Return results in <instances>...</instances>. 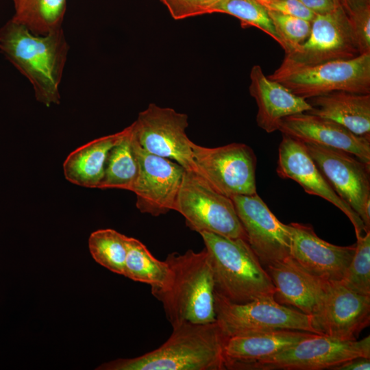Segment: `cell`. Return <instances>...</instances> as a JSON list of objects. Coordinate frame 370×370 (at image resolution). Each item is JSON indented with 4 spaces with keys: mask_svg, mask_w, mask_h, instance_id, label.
Wrapping results in <instances>:
<instances>
[{
    "mask_svg": "<svg viewBox=\"0 0 370 370\" xmlns=\"http://www.w3.org/2000/svg\"><path fill=\"white\" fill-rule=\"evenodd\" d=\"M306 99L335 91L370 94V54L330 61L267 76Z\"/></svg>",
    "mask_w": 370,
    "mask_h": 370,
    "instance_id": "obj_6",
    "label": "cell"
},
{
    "mask_svg": "<svg viewBox=\"0 0 370 370\" xmlns=\"http://www.w3.org/2000/svg\"><path fill=\"white\" fill-rule=\"evenodd\" d=\"M306 112L332 120L352 133L370 138V94L335 91L307 99Z\"/></svg>",
    "mask_w": 370,
    "mask_h": 370,
    "instance_id": "obj_22",
    "label": "cell"
},
{
    "mask_svg": "<svg viewBox=\"0 0 370 370\" xmlns=\"http://www.w3.org/2000/svg\"><path fill=\"white\" fill-rule=\"evenodd\" d=\"M12 18L36 35L62 28L66 0H21Z\"/></svg>",
    "mask_w": 370,
    "mask_h": 370,
    "instance_id": "obj_26",
    "label": "cell"
},
{
    "mask_svg": "<svg viewBox=\"0 0 370 370\" xmlns=\"http://www.w3.org/2000/svg\"><path fill=\"white\" fill-rule=\"evenodd\" d=\"M69 49L62 28L36 35L12 18L0 28L1 52L31 83L36 100L47 107L60 103Z\"/></svg>",
    "mask_w": 370,
    "mask_h": 370,
    "instance_id": "obj_1",
    "label": "cell"
},
{
    "mask_svg": "<svg viewBox=\"0 0 370 370\" xmlns=\"http://www.w3.org/2000/svg\"><path fill=\"white\" fill-rule=\"evenodd\" d=\"M227 337L217 321L184 322L173 327L159 347L132 358H118L97 370H224V345Z\"/></svg>",
    "mask_w": 370,
    "mask_h": 370,
    "instance_id": "obj_2",
    "label": "cell"
},
{
    "mask_svg": "<svg viewBox=\"0 0 370 370\" xmlns=\"http://www.w3.org/2000/svg\"><path fill=\"white\" fill-rule=\"evenodd\" d=\"M217 13L236 17L241 21L243 28L254 27L259 29L281 46L280 39L267 10L256 0H225Z\"/></svg>",
    "mask_w": 370,
    "mask_h": 370,
    "instance_id": "obj_28",
    "label": "cell"
},
{
    "mask_svg": "<svg viewBox=\"0 0 370 370\" xmlns=\"http://www.w3.org/2000/svg\"><path fill=\"white\" fill-rule=\"evenodd\" d=\"M122 131L95 139L72 151L63 163L65 178L77 186L98 188L111 149L124 136Z\"/></svg>",
    "mask_w": 370,
    "mask_h": 370,
    "instance_id": "obj_23",
    "label": "cell"
},
{
    "mask_svg": "<svg viewBox=\"0 0 370 370\" xmlns=\"http://www.w3.org/2000/svg\"><path fill=\"white\" fill-rule=\"evenodd\" d=\"M348 16L360 54H370V6Z\"/></svg>",
    "mask_w": 370,
    "mask_h": 370,
    "instance_id": "obj_32",
    "label": "cell"
},
{
    "mask_svg": "<svg viewBox=\"0 0 370 370\" xmlns=\"http://www.w3.org/2000/svg\"><path fill=\"white\" fill-rule=\"evenodd\" d=\"M291 235L290 256L305 270L327 281H340L353 258L356 245L331 244L314 232L311 225L287 224Z\"/></svg>",
    "mask_w": 370,
    "mask_h": 370,
    "instance_id": "obj_17",
    "label": "cell"
},
{
    "mask_svg": "<svg viewBox=\"0 0 370 370\" xmlns=\"http://www.w3.org/2000/svg\"><path fill=\"white\" fill-rule=\"evenodd\" d=\"M370 358V336L341 341L314 334L284 350L249 365L251 370H321L354 358Z\"/></svg>",
    "mask_w": 370,
    "mask_h": 370,
    "instance_id": "obj_10",
    "label": "cell"
},
{
    "mask_svg": "<svg viewBox=\"0 0 370 370\" xmlns=\"http://www.w3.org/2000/svg\"><path fill=\"white\" fill-rule=\"evenodd\" d=\"M199 234L210 256L216 295L235 304L274 297L271 278L247 241Z\"/></svg>",
    "mask_w": 370,
    "mask_h": 370,
    "instance_id": "obj_4",
    "label": "cell"
},
{
    "mask_svg": "<svg viewBox=\"0 0 370 370\" xmlns=\"http://www.w3.org/2000/svg\"><path fill=\"white\" fill-rule=\"evenodd\" d=\"M332 188L370 228V164L335 148L305 143Z\"/></svg>",
    "mask_w": 370,
    "mask_h": 370,
    "instance_id": "obj_12",
    "label": "cell"
},
{
    "mask_svg": "<svg viewBox=\"0 0 370 370\" xmlns=\"http://www.w3.org/2000/svg\"><path fill=\"white\" fill-rule=\"evenodd\" d=\"M132 144L139 166L132 191L136 197V208L153 217L174 210L185 169L171 160L143 149L137 143L133 129Z\"/></svg>",
    "mask_w": 370,
    "mask_h": 370,
    "instance_id": "obj_14",
    "label": "cell"
},
{
    "mask_svg": "<svg viewBox=\"0 0 370 370\" xmlns=\"http://www.w3.org/2000/svg\"><path fill=\"white\" fill-rule=\"evenodd\" d=\"M198 173L218 193L231 198L257 193V158L244 143L206 147L191 142Z\"/></svg>",
    "mask_w": 370,
    "mask_h": 370,
    "instance_id": "obj_8",
    "label": "cell"
},
{
    "mask_svg": "<svg viewBox=\"0 0 370 370\" xmlns=\"http://www.w3.org/2000/svg\"><path fill=\"white\" fill-rule=\"evenodd\" d=\"M359 55L348 14L340 5L331 12L315 15L308 38L295 50L285 53L276 70L288 71Z\"/></svg>",
    "mask_w": 370,
    "mask_h": 370,
    "instance_id": "obj_9",
    "label": "cell"
},
{
    "mask_svg": "<svg viewBox=\"0 0 370 370\" xmlns=\"http://www.w3.org/2000/svg\"><path fill=\"white\" fill-rule=\"evenodd\" d=\"M127 255L123 275L147 284L151 288H162L169 281L171 271L166 262L156 258L140 241L127 236Z\"/></svg>",
    "mask_w": 370,
    "mask_h": 370,
    "instance_id": "obj_25",
    "label": "cell"
},
{
    "mask_svg": "<svg viewBox=\"0 0 370 370\" xmlns=\"http://www.w3.org/2000/svg\"><path fill=\"white\" fill-rule=\"evenodd\" d=\"M314 333L295 330H274L228 337L224 345L226 369H246L311 336Z\"/></svg>",
    "mask_w": 370,
    "mask_h": 370,
    "instance_id": "obj_21",
    "label": "cell"
},
{
    "mask_svg": "<svg viewBox=\"0 0 370 370\" xmlns=\"http://www.w3.org/2000/svg\"><path fill=\"white\" fill-rule=\"evenodd\" d=\"M174 210L199 234L208 232L247 241L231 198L215 190L195 171L184 170Z\"/></svg>",
    "mask_w": 370,
    "mask_h": 370,
    "instance_id": "obj_5",
    "label": "cell"
},
{
    "mask_svg": "<svg viewBox=\"0 0 370 370\" xmlns=\"http://www.w3.org/2000/svg\"><path fill=\"white\" fill-rule=\"evenodd\" d=\"M164 261L171 271L169 281L151 292L162 303L172 328L184 322L216 321L214 279L207 249L172 252Z\"/></svg>",
    "mask_w": 370,
    "mask_h": 370,
    "instance_id": "obj_3",
    "label": "cell"
},
{
    "mask_svg": "<svg viewBox=\"0 0 370 370\" xmlns=\"http://www.w3.org/2000/svg\"><path fill=\"white\" fill-rule=\"evenodd\" d=\"M332 370H369L370 358L358 357L332 367Z\"/></svg>",
    "mask_w": 370,
    "mask_h": 370,
    "instance_id": "obj_35",
    "label": "cell"
},
{
    "mask_svg": "<svg viewBox=\"0 0 370 370\" xmlns=\"http://www.w3.org/2000/svg\"><path fill=\"white\" fill-rule=\"evenodd\" d=\"M14 3V7L16 6L20 2L21 0H12Z\"/></svg>",
    "mask_w": 370,
    "mask_h": 370,
    "instance_id": "obj_37",
    "label": "cell"
},
{
    "mask_svg": "<svg viewBox=\"0 0 370 370\" xmlns=\"http://www.w3.org/2000/svg\"><path fill=\"white\" fill-rule=\"evenodd\" d=\"M353 258L341 280L352 291L370 296V231L356 236Z\"/></svg>",
    "mask_w": 370,
    "mask_h": 370,
    "instance_id": "obj_29",
    "label": "cell"
},
{
    "mask_svg": "<svg viewBox=\"0 0 370 370\" xmlns=\"http://www.w3.org/2000/svg\"><path fill=\"white\" fill-rule=\"evenodd\" d=\"M122 139L110 151L98 188L133 191L139 166L132 144V126L127 127Z\"/></svg>",
    "mask_w": 370,
    "mask_h": 370,
    "instance_id": "obj_24",
    "label": "cell"
},
{
    "mask_svg": "<svg viewBox=\"0 0 370 370\" xmlns=\"http://www.w3.org/2000/svg\"><path fill=\"white\" fill-rule=\"evenodd\" d=\"M315 14H324L334 11L341 5L338 0H299Z\"/></svg>",
    "mask_w": 370,
    "mask_h": 370,
    "instance_id": "obj_34",
    "label": "cell"
},
{
    "mask_svg": "<svg viewBox=\"0 0 370 370\" xmlns=\"http://www.w3.org/2000/svg\"><path fill=\"white\" fill-rule=\"evenodd\" d=\"M134 137L147 152L171 160L198 173L186 130L188 116L171 108L150 103L132 124Z\"/></svg>",
    "mask_w": 370,
    "mask_h": 370,
    "instance_id": "obj_11",
    "label": "cell"
},
{
    "mask_svg": "<svg viewBox=\"0 0 370 370\" xmlns=\"http://www.w3.org/2000/svg\"><path fill=\"white\" fill-rule=\"evenodd\" d=\"M267 12L285 53L295 50L308 38L311 29L310 21L272 11Z\"/></svg>",
    "mask_w": 370,
    "mask_h": 370,
    "instance_id": "obj_30",
    "label": "cell"
},
{
    "mask_svg": "<svg viewBox=\"0 0 370 370\" xmlns=\"http://www.w3.org/2000/svg\"><path fill=\"white\" fill-rule=\"evenodd\" d=\"M127 236L112 229L93 232L88 239L90 253L98 264L110 271L123 275L127 255Z\"/></svg>",
    "mask_w": 370,
    "mask_h": 370,
    "instance_id": "obj_27",
    "label": "cell"
},
{
    "mask_svg": "<svg viewBox=\"0 0 370 370\" xmlns=\"http://www.w3.org/2000/svg\"><path fill=\"white\" fill-rule=\"evenodd\" d=\"M278 130L304 143L343 150L370 164V138L358 136L332 120L302 112L284 118Z\"/></svg>",
    "mask_w": 370,
    "mask_h": 370,
    "instance_id": "obj_18",
    "label": "cell"
},
{
    "mask_svg": "<svg viewBox=\"0 0 370 370\" xmlns=\"http://www.w3.org/2000/svg\"><path fill=\"white\" fill-rule=\"evenodd\" d=\"M249 77V93L258 107L256 123L266 132L278 130L280 121L285 117L311 110L307 99L269 79L260 65L251 68Z\"/></svg>",
    "mask_w": 370,
    "mask_h": 370,
    "instance_id": "obj_19",
    "label": "cell"
},
{
    "mask_svg": "<svg viewBox=\"0 0 370 370\" xmlns=\"http://www.w3.org/2000/svg\"><path fill=\"white\" fill-rule=\"evenodd\" d=\"M175 20L217 13L225 0H160Z\"/></svg>",
    "mask_w": 370,
    "mask_h": 370,
    "instance_id": "obj_31",
    "label": "cell"
},
{
    "mask_svg": "<svg viewBox=\"0 0 370 370\" xmlns=\"http://www.w3.org/2000/svg\"><path fill=\"white\" fill-rule=\"evenodd\" d=\"M310 316L318 334L354 341L370 323V296L356 293L340 281H325L322 297Z\"/></svg>",
    "mask_w": 370,
    "mask_h": 370,
    "instance_id": "obj_13",
    "label": "cell"
},
{
    "mask_svg": "<svg viewBox=\"0 0 370 370\" xmlns=\"http://www.w3.org/2000/svg\"><path fill=\"white\" fill-rule=\"evenodd\" d=\"M338 1L348 15L370 6V0H338Z\"/></svg>",
    "mask_w": 370,
    "mask_h": 370,
    "instance_id": "obj_36",
    "label": "cell"
},
{
    "mask_svg": "<svg viewBox=\"0 0 370 370\" xmlns=\"http://www.w3.org/2000/svg\"><path fill=\"white\" fill-rule=\"evenodd\" d=\"M214 311L216 321L227 338L274 330L317 334L309 314L280 304L274 297L235 304L214 293Z\"/></svg>",
    "mask_w": 370,
    "mask_h": 370,
    "instance_id": "obj_7",
    "label": "cell"
},
{
    "mask_svg": "<svg viewBox=\"0 0 370 370\" xmlns=\"http://www.w3.org/2000/svg\"><path fill=\"white\" fill-rule=\"evenodd\" d=\"M247 242L262 265L290 256L291 235L287 224L273 214L258 193L231 197Z\"/></svg>",
    "mask_w": 370,
    "mask_h": 370,
    "instance_id": "obj_15",
    "label": "cell"
},
{
    "mask_svg": "<svg viewBox=\"0 0 370 370\" xmlns=\"http://www.w3.org/2000/svg\"><path fill=\"white\" fill-rule=\"evenodd\" d=\"M276 172L283 179L298 183L310 195L320 197L341 210L352 223L356 236L367 230L359 216L336 193L310 157L305 143L282 134Z\"/></svg>",
    "mask_w": 370,
    "mask_h": 370,
    "instance_id": "obj_16",
    "label": "cell"
},
{
    "mask_svg": "<svg viewBox=\"0 0 370 370\" xmlns=\"http://www.w3.org/2000/svg\"><path fill=\"white\" fill-rule=\"evenodd\" d=\"M265 269L275 288L274 299L311 315L318 305L325 281L299 265L291 256L273 262Z\"/></svg>",
    "mask_w": 370,
    "mask_h": 370,
    "instance_id": "obj_20",
    "label": "cell"
},
{
    "mask_svg": "<svg viewBox=\"0 0 370 370\" xmlns=\"http://www.w3.org/2000/svg\"><path fill=\"white\" fill-rule=\"evenodd\" d=\"M267 10L282 14L299 17L312 21L315 14L304 5L299 0H256Z\"/></svg>",
    "mask_w": 370,
    "mask_h": 370,
    "instance_id": "obj_33",
    "label": "cell"
}]
</instances>
